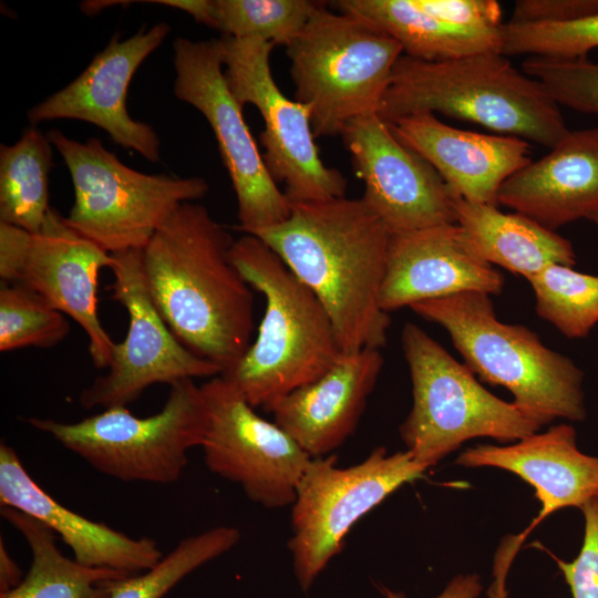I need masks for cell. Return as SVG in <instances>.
<instances>
[{
	"instance_id": "1",
	"label": "cell",
	"mask_w": 598,
	"mask_h": 598,
	"mask_svg": "<svg viewBox=\"0 0 598 598\" xmlns=\"http://www.w3.org/2000/svg\"><path fill=\"white\" fill-rule=\"evenodd\" d=\"M234 241L207 207L188 202L142 250L145 282L164 321L220 374L245 355L254 330L252 287L231 261Z\"/></svg>"
},
{
	"instance_id": "2",
	"label": "cell",
	"mask_w": 598,
	"mask_h": 598,
	"mask_svg": "<svg viewBox=\"0 0 598 598\" xmlns=\"http://www.w3.org/2000/svg\"><path fill=\"white\" fill-rule=\"evenodd\" d=\"M250 235L317 296L342 353L385 346L391 321L380 293L391 234L362 197L291 203L286 220Z\"/></svg>"
},
{
	"instance_id": "3",
	"label": "cell",
	"mask_w": 598,
	"mask_h": 598,
	"mask_svg": "<svg viewBox=\"0 0 598 598\" xmlns=\"http://www.w3.org/2000/svg\"><path fill=\"white\" fill-rule=\"evenodd\" d=\"M436 112L548 148L569 133L544 86L497 52L437 62L402 54L377 114L390 123Z\"/></svg>"
},
{
	"instance_id": "4",
	"label": "cell",
	"mask_w": 598,
	"mask_h": 598,
	"mask_svg": "<svg viewBox=\"0 0 598 598\" xmlns=\"http://www.w3.org/2000/svg\"><path fill=\"white\" fill-rule=\"evenodd\" d=\"M230 258L266 299L257 337L240 361L220 374L254 408L265 411L326 373L342 355L336 332L317 296L258 237L244 234Z\"/></svg>"
},
{
	"instance_id": "5",
	"label": "cell",
	"mask_w": 598,
	"mask_h": 598,
	"mask_svg": "<svg viewBox=\"0 0 598 598\" xmlns=\"http://www.w3.org/2000/svg\"><path fill=\"white\" fill-rule=\"evenodd\" d=\"M410 308L444 328L464 364L482 381L507 389L513 403L542 426L586 419L582 371L533 330L498 320L489 295L463 292Z\"/></svg>"
},
{
	"instance_id": "6",
	"label": "cell",
	"mask_w": 598,
	"mask_h": 598,
	"mask_svg": "<svg viewBox=\"0 0 598 598\" xmlns=\"http://www.w3.org/2000/svg\"><path fill=\"white\" fill-rule=\"evenodd\" d=\"M286 53L295 100L310 106L315 136L334 137L378 112L403 50L368 21L321 2Z\"/></svg>"
},
{
	"instance_id": "7",
	"label": "cell",
	"mask_w": 598,
	"mask_h": 598,
	"mask_svg": "<svg viewBox=\"0 0 598 598\" xmlns=\"http://www.w3.org/2000/svg\"><path fill=\"white\" fill-rule=\"evenodd\" d=\"M401 341L413 402L400 435L406 451L425 467L468 440L514 443L543 427L513 402L486 390L464 363L416 324H404Z\"/></svg>"
},
{
	"instance_id": "8",
	"label": "cell",
	"mask_w": 598,
	"mask_h": 598,
	"mask_svg": "<svg viewBox=\"0 0 598 598\" xmlns=\"http://www.w3.org/2000/svg\"><path fill=\"white\" fill-rule=\"evenodd\" d=\"M47 136L72 178L74 204L66 223L110 254L143 250L182 204L208 193L209 185L202 177L135 171L99 138L81 143L59 130Z\"/></svg>"
},
{
	"instance_id": "9",
	"label": "cell",
	"mask_w": 598,
	"mask_h": 598,
	"mask_svg": "<svg viewBox=\"0 0 598 598\" xmlns=\"http://www.w3.org/2000/svg\"><path fill=\"white\" fill-rule=\"evenodd\" d=\"M25 422L51 435L93 468L124 482L168 484L188 463V451L202 446L207 412L193 379L169 385L162 410L146 417L115 405L73 423L29 417Z\"/></svg>"
},
{
	"instance_id": "10",
	"label": "cell",
	"mask_w": 598,
	"mask_h": 598,
	"mask_svg": "<svg viewBox=\"0 0 598 598\" xmlns=\"http://www.w3.org/2000/svg\"><path fill=\"white\" fill-rule=\"evenodd\" d=\"M427 470L406 450L388 454L383 446L349 467H339L334 454L312 457L296 489L288 540L300 588L313 585L361 517Z\"/></svg>"
},
{
	"instance_id": "11",
	"label": "cell",
	"mask_w": 598,
	"mask_h": 598,
	"mask_svg": "<svg viewBox=\"0 0 598 598\" xmlns=\"http://www.w3.org/2000/svg\"><path fill=\"white\" fill-rule=\"evenodd\" d=\"M218 41L230 92L241 106L254 105L262 117V157L274 179L283 183L288 199L306 203L344 197L346 177L320 157L310 106L288 99L275 82L270 54L276 45L226 35Z\"/></svg>"
},
{
	"instance_id": "12",
	"label": "cell",
	"mask_w": 598,
	"mask_h": 598,
	"mask_svg": "<svg viewBox=\"0 0 598 598\" xmlns=\"http://www.w3.org/2000/svg\"><path fill=\"white\" fill-rule=\"evenodd\" d=\"M174 95L198 110L210 125L230 177L244 234L286 220L291 202L270 175L223 70L218 39L173 42Z\"/></svg>"
},
{
	"instance_id": "13",
	"label": "cell",
	"mask_w": 598,
	"mask_h": 598,
	"mask_svg": "<svg viewBox=\"0 0 598 598\" xmlns=\"http://www.w3.org/2000/svg\"><path fill=\"white\" fill-rule=\"evenodd\" d=\"M112 259V254L74 230L54 208L33 234L0 223L1 280L31 290L76 321L100 369L109 367L116 344L97 313L99 274L111 267Z\"/></svg>"
},
{
	"instance_id": "14",
	"label": "cell",
	"mask_w": 598,
	"mask_h": 598,
	"mask_svg": "<svg viewBox=\"0 0 598 598\" xmlns=\"http://www.w3.org/2000/svg\"><path fill=\"white\" fill-rule=\"evenodd\" d=\"M200 390L207 412L202 447L208 470L239 485L262 507L291 506L312 457L279 425L259 416L220 374Z\"/></svg>"
},
{
	"instance_id": "15",
	"label": "cell",
	"mask_w": 598,
	"mask_h": 598,
	"mask_svg": "<svg viewBox=\"0 0 598 598\" xmlns=\"http://www.w3.org/2000/svg\"><path fill=\"white\" fill-rule=\"evenodd\" d=\"M112 258L111 298L126 309L128 330L125 339L115 344L109 371L82 391L81 405L127 406L152 384L171 385L184 379L219 375L216 365L177 340L158 312L145 282L142 250L112 254Z\"/></svg>"
},
{
	"instance_id": "16",
	"label": "cell",
	"mask_w": 598,
	"mask_h": 598,
	"mask_svg": "<svg viewBox=\"0 0 598 598\" xmlns=\"http://www.w3.org/2000/svg\"><path fill=\"white\" fill-rule=\"evenodd\" d=\"M340 136L364 183L363 200L391 235L456 224L443 178L377 113L351 121Z\"/></svg>"
},
{
	"instance_id": "17",
	"label": "cell",
	"mask_w": 598,
	"mask_h": 598,
	"mask_svg": "<svg viewBox=\"0 0 598 598\" xmlns=\"http://www.w3.org/2000/svg\"><path fill=\"white\" fill-rule=\"evenodd\" d=\"M455 463L508 471L532 485L540 502L538 516L530 525L502 542L494 558L488 598H507L506 577L512 563L544 518L565 507L580 508L598 495V457L578 448L576 431L569 424L550 426L508 445L477 444L463 451Z\"/></svg>"
},
{
	"instance_id": "18",
	"label": "cell",
	"mask_w": 598,
	"mask_h": 598,
	"mask_svg": "<svg viewBox=\"0 0 598 598\" xmlns=\"http://www.w3.org/2000/svg\"><path fill=\"white\" fill-rule=\"evenodd\" d=\"M169 32V24L159 22L127 39L113 38L75 80L29 110L30 123L84 121L104 130L120 146L158 162L159 137L151 125L131 117L126 96L134 73Z\"/></svg>"
},
{
	"instance_id": "19",
	"label": "cell",
	"mask_w": 598,
	"mask_h": 598,
	"mask_svg": "<svg viewBox=\"0 0 598 598\" xmlns=\"http://www.w3.org/2000/svg\"><path fill=\"white\" fill-rule=\"evenodd\" d=\"M503 277L457 224L391 235L380 306L385 312L463 292L498 295Z\"/></svg>"
},
{
	"instance_id": "20",
	"label": "cell",
	"mask_w": 598,
	"mask_h": 598,
	"mask_svg": "<svg viewBox=\"0 0 598 598\" xmlns=\"http://www.w3.org/2000/svg\"><path fill=\"white\" fill-rule=\"evenodd\" d=\"M388 124L401 143L436 169L453 196L471 203L497 206L503 183L530 162L528 141L460 130L433 113Z\"/></svg>"
},
{
	"instance_id": "21",
	"label": "cell",
	"mask_w": 598,
	"mask_h": 598,
	"mask_svg": "<svg viewBox=\"0 0 598 598\" xmlns=\"http://www.w3.org/2000/svg\"><path fill=\"white\" fill-rule=\"evenodd\" d=\"M382 365L380 349L342 353L320 378L286 394L268 412L311 457L332 454L354 432Z\"/></svg>"
},
{
	"instance_id": "22",
	"label": "cell",
	"mask_w": 598,
	"mask_h": 598,
	"mask_svg": "<svg viewBox=\"0 0 598 598\" xmlns=\"http://www.w3.org/2000/svg\"><path fill=\"white\" fill-rule=\"evenodd\" d=\"M497 203L557 228L598 212V127L569 131L550 152L502 185Z\"/></svg>"
},
{
	"instance_id": "23",
	"label": "cell",
	"mask_w": 598,
	"mask_h": 598,
	"mask_svg": "<svg viewBox=\"0 0 598 598\" xmlns=\"http://www.w3.org/2000/svg\"><path fill=\"white\" fill-rule=\"evenodd\" d=\"M0 504L43 523L84 566L135 575L150 569L163 557L153 538L130 537L55 501L30 476L17 452L3 441L0 443Z\"/></svg>"
},
{
	"instance_id": "24",
	"label": "cell",
	"mask_w": 598,
	"mask_h": 598,
	"mask_svg": "<svg viewBox=\"0 0 598 598\" xmlns=\"http://www.w3.org/2000/svg\"><path fill=\"white\" fill-rule=\"evenodd\" d=\"M456 224L484 261L497 265L527 280L551 265L574 267L571 243L537 221L506 214L497 206L476 204L454 196Z\"/></svg>"
},
{
	"instance_id": "25",
	"label": "cell",
	"mask_w": 598,
	"mask_h": 598,
	"mask_svg": "<svg viewBox=\"0 0 598 598\" xmlns=\"http://www.w3.org/2000/svg\"><path fill=\"white\" fill-rule=\"evenodd\" d=\"M331 7L359 17L395 39L403 54L437 62L503 49L499 28H464L419 8L414 0H338Z\"/></svg>"
},
{
	"instance_id": "26",
	"label": "cell",
	"mask_w": 598,
	"mask_h": 598,
	"mask_svg": "<svg viewBox=\"0 0 598 598\" xmlns=\"http://www.w3.org/2000/svg\"><path fill=\"white\" fill-rule=\"evenodd\" d=\"M1 516L24 537L31 563L22 581L0 598H110L113 581L130 576L64 556L54 532L25 513L1 506Z\"/></svg>"
},
{
	"instance_id": "27",
	"label": "cell",
	"mask_w": 598,
	"mask_h": 598,
	"mask_svg": "<svg viewBox=\"0 0 598 598\" xmlns=\"http://www.w3.org/2000/svg\"><path fill=\"white\" fill-rule=\"evenodd\" d=\"M52 144L37 127L23 131L12 145L0 147V223L29 233L42 227L50 210Z\"/></svg>"
},
{
	"instance_id": "28",
	"label": "cell",
	"mask_w": 598,
	"mask_h": 598,
	"mask_svg": "<svg viewBox=\"0 0 598 598\" xmlns=\"http://www.w3.org/2000/svg\"><path fill=\"white\" fill-rule=\"evenodd\" d=\"M240 532L217 526L182 539L150 569L114 580L110 598H164L182 579L233 549Z\"/></svg>"
},
{
	"instance_id": "29",
	"label": "cell",
	"mask_w": 598,
	"mask_h": 598,
	"mask_svg": "<svg viewBox=\"0 0 598 598\" xmlns=\"http://www.w3.org/2000/svg\"><path fill=\"white\" fill-rule=\"evenodd\" d=\"M321 2L307 0H209L208 25L235 39L287 47Z\"/></svg>"
},
{
	"instance_id": "30",
	"label": "cell",
	"mask_w": 598,
	"mask_h": 598,
	"mask_svg": "<svg viewBox=\"0 0 598 598\" xmlns=\"http://www.w3.org/2000/svg\"><path fill=\"white\" fill-rule=\"evenodd\" d=\"M536 311L568 338H584L598 323V276L551 265L530 279Z\"/></svg>"
},
{
	"instance_id": "31",
	"label": "cell",
	"mask_w": 598,
	"mask_h": 598,
	"mask_svg": "<svg viewBox=\"0 0 598 598\" xmlns=\"http://www.w3.org/2000/svg\"><path fill=\"white\" fill-rule=\"evenodd\" d=\"M70 332L65 315L31 290L16 283L0 289V351L50 348Z\"/></svg>"
},
{
	"instance_id": "32",
	"label": "cell",
	"mask_w": 598,
	"mask_h": 598,
	"mask_svg": "<svg viewBox=\"0 0 598 598\" xmlns=\"http://www.w3.org/2000/svg\"><path fill=\"white\" fill-rule=\"evenodd\" d=\"M503 49L506 56L529 54L575 60L598 48V13L566 23H504Z\"/></svg>"
},
{
	"instance_id": "33",
	"label": "cell",
	"mask_w": 598,
	"mask_h": 598,
	"mask_svg": "<svg viewBox=\"0 0 598 598\" xmlns=\"http://www.w3.org/2000/svg\"><path fill=\"white\" fill-rule=\"evenodd\" d=\"M522 71L538 81L558 105L598 114V62L529 56Z\"/></svg>"
},
{
	"instance_id": "34",
	"label": "cell",
	"mask_w": 598,
	"mask_h": 598,
	"mask_svg": "<svg viewBox=\"0 0 598 598\" xmlns=\"http://www.w3.org/2000/svg\"><path fill=\"white\" fill-rule=\"evenodd\" d=\"M584 538L577 557L564 561L551 555L561 571L573 598H598V495L580 508Z\"/></svg>"
},
{
	"instance_id": "35",
	"label": "cell",
	"mask_w": 598,
	"mask_h": 598,
	"mask_svg": "<svg viewBox=\"0 0 598 598\" xmlns=\"http://www.w3.org/2000/svg\"><path fill=\"white\" fill-rule=\"evenodd\" d=\"M427 13L464 28H499L501 6L495 0H414Z\"/></svg>"
},
{
	"instance_id": "36",
	"label": "cell",
	"mask_w": 598,
	"mask_h": 598,
	"mask_svg": "<svg viewBox=\"0 0 598 598\" xmlns=\"http://www.w3.org/2000/svg\"><path fill=\"white\" fill-rule=\"evenodd\" d=\"M598 13V0H518L511 23H566Z\"/></svg>"
},
{
	"instance_id": "37",
	"label": "cell",
	"mask_w": 598,
	"mask_h": 598,
	"mask_svg": "<svg viewBox=\"0 0 598 598\" xmlns=\"http://www.w3.org/2000/svg\"><path fill=\"white\" fill-rule=\"evenodd\" d=\"M379 590L384 598H406L403 592L382 585L379 586ZM482 590L483 585L477 574L457 575L435 598H477Z\"/></svg>"
},
{
	"instance_id": "38",
	"label": "cell",
	"mask_w": 598,
	"mask_h": 598,
	"mask_svg": "<svg viewBox=\"0 0 598 598\" xmlns=\"http://www.w3.org/2000/svg\"><path fill=\"white\" fill-rule=\"evenodd\" d=\"M19 565L9 554L4 540L0 538V594L17 587L23 579Z\"/></svg>"
},
{
	"instance_id": "39",
	"label": "cell",
	"mask_w": 598,
	"mask_h": 598,
	"mask_svg": "<svg viewBox=\"0 0 598 598\" xmlns=\"http://www.w3.org/2000/svg\"><path fill=\"white\" fill-rule=\"evenodd\" d=\"M151 2L182 10L190 14L196 22L208 25L209 0H156Z\"/></svg>"
},
{
	"instance_id": "40",
	"label": "cell",
	"mask_w": 598,
	"mask_h": 598,
	"mask_svg": "<svg viewBox=\"0 0 598 598\" xmlns=\"http://www.w3.org/2000/svg\"><path fill=\"white\" fill-rule=\"evenodd\" d=\"M588 220L592 221L598 227V212L594 214Z\"/></svg>"
}]
</instances>
